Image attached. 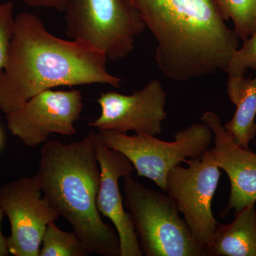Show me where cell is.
<instances>
[{
  "label": "cell",
  "mask_w": 256,
  "mask_h": 256,
  "mask_svg": "<svg viewBox=\"0 0 256 256\" xmlns=\"http://www.w3.org/2000/svg\"><path fill=\"white\" fill-rule=\"evenodd\" d=\"M107 57L76 41L58 38L32 13L15 16L8 62L0 73V110H18L33 96L60 86L105 84L120 87L122 80L106 68Z\"/></svg>",
  "instance_id": "cell-1"
},
{
  "label": "cell",
  "mask_w": 256,
  "mask_h": 256,
  "mask_svg": "<svg viewBox=\"0 0 256 256\" xmlns=\"http://www.w3.org/2000/svg\"><path fill=\"white\" fill-rule=\"evenodd\" d=\"M40 256H87L90 252L74 232H66L56 222L47 226L42 239Z\"/></svg>",
  "instance_id": "cell-16"
},
{
  "label": "cell",
  "mask_w": 256,
  "mask_h": 256,
  "mask_svg": "<svg viewBox=\"0 0 256 256\" xmlns=\"http://www.w3.org/2000/svg\"><path fill=\"white\" fill-rule=\"evenodd\" d=\"M28 6L34 8H47L64 12L69 0H22Z\"/></svg>",
  "instance_id": "cell-19"
},
{
  "label": "cell",
  "mask_w": 256,
  "mask_h": 256,
  "mask_svg": "<svg viewBox=\"0 0 256 256\" xmlns=\"http://www.w3.org/2000/svg\"><path fill=\"white\" fill-rule=\"evenodd\" d=\"M166 92L158 79H152L141 90L131 95L116 92H102L97 99L100 116L88 124L98 130L158 136L162 132V122L168 118Z\"/></svg>",
  "instance_id": "cell-10"
},
{
  "label": "cell",
  "mask_w": 256,
  "mask_h": 256,
  "mask_svg": "<svg viewBox=\"0 0 256 256\" xmlns=\"http://www.w3.org/2000/svg\"><path fill=\"white\" fill-rule=\"evenodd\" d=\"M0 206L10 224L8 246L14 256H40L47 226L60 218L36 176H23L0 188Z\"/></svg>",
  "instance_id": "cell-8"
},
{
  "label": "cell",
  "mask_w": 256,
  "mask_h": 256,
  "mask_svg": "<svg viewBox=\"0 0 256 256\" xmlns=\"http://www.w3.org/2000/svg\"><path fill=\"white\" fill-rule=\"evenodd\" d=\"M14 5L12 2L0 4V73L8 62L10 44L14 34L15 18Z\"/></svg>",
  "instance_id": "cell-18"
},
{
  "label": "cell",
  "mask_w": 256,
  "mask_h": 256,
  "mask_svg": "<svg viewBox=\"0 0 256 256\" xmlns=\"http://www.w3.org/2000/svg\"><path fill=\"white\" fill-rule=\"evenodd\" d=\"M201 121L214 132L213 148L208 149L215 164L226 173L230 184L228 204L222 212L226 216L235 214L256 202V154L242 148L225 129L218 114L206 111Z\"/></svg>",
  "instance_id": "cell-12"
},
{
  "label": "cell",
  "mask_w": 256,
  "mask_h": 256,
  "mask_svg": "<svg viewBox=\"0 0 256 256\" xmlns=\"http://www.w3.org/2000/svg\"><path fill=\"white\" fill-rule=\"evenodd\" d=\"M226 90L236 110L224 128L237 144L249 148V144L256 136V76L254 78L228 76Z\"/></svg>",
  "instance_id": "cell-14"
},
{
  "label": "cell",
  "mask_w": 256,
  "mask_h": 256,
  "mask_svg": "<svg viewBox=\"0 0 256 256\" xmlns=\"http://www.w3.org/2000/svg\"><path fill=\"white\" fill-rule=\"evenodd\" d=\"M174 166L166 176V191L195 239L205 248L210 244L218 222L212 212V201L220 172L210 152L202 158H190Z\"/></svg>",
  "instance_id": "cell-7"
},
{
  "label": "cell",
  "mask_w": 256,
  "mask_h": 256,
  "mask_svg": "<svg viewBox=\"0 0 256 256\" xmlns=\"http://www.w3.org/2000/svg\"><path fill=\"white\" fill-rule=\"evenodd\" d=\"M224 21L233 22L239 40H248L256 31V0H213Z\"/></svg>",
  "instance_id": "cell-15"
},
{
  "label": "cell",
  "mask_w": 256,
  "mask_h": 256,
  "mask_svg": "<svg viewBox=\"0 0 256 256\" xmlns=\"http://www.w3.org/2000/svg\"><path fill=\"white\" fill-rule=\"evenodd\" d=\"M3 142V134L2 132L1 128H0V148H1L2 144Z\"/></svg>",
  "instance_id": "cell-21"
},
{
  "label": "cell",
  "mask_w": 256,
  "mask_h": 256,
  "mask_svg": "<svg viewBox=\"0 0 256 256\" xmlns=\"http://www.w3.org/2000/svg\"><path fill=\"white\" fill-rule=\"evenodd\" d=\"M96 138L92 130L82 140L68 144L48 140L42 146L35 176L44 196L90 254L120 256L117 230L104 222L96 206L101 174Z\"/></svg>",
  "instance_id": "cell-3"
},
{
  "label": "cell",
  "mask_w": 256,
  "mask_h": 256,
  "mask_svg": "<svg viewBox=\"0 0 256 256\" xmlns=\"http://www.w3.org/2000/svg\"><path fill=\"white\" fill-rule=\"evenodd\" d=\"M96 152L101 174L96 200L98 210L112 222L117 230L120 256H142L132 218L124 210V196L119 188L120 178L132 175L134 166L122 153L105 146L97 132Z\"/></svg>",
  "instance_id": "cell-11"
},
{
  "label": "cell",
  "mask_w": 256,
  "mask_h": 256,
  "mask_svg": "<svg viewBox=\"0 0 256 256\" xmlns=\"http://www.w3.org/2000/svg\"><path fill=\"white\" fill-rule=\"evenodd\" d=\"M248 69H256V31L234 52L225 72L228 76H244Z\"/></svg>",
  "instance_id": "cell-17"
},
{
  "label": "cell",
  "mask_w": 256,
  "mask_h": 256,
  "mask_svg": "<svg viewBox=\"0 0 256 256\" xmlns=\"http://www.w3.org/2000/svg\"><path fill=\"white\" fill-rule=\"evenodd\" d=\"M105 146L122 153L130 160L138 176L154 182L166 191V176L170 170L188 158H202L214 141V132L204 122H195L175 133L174 140H161L146 134L128 136L114 130H98Z\"/></svg>",
  "instance_id": "cell-6"
},
{
  "label": "cell",
  "mask_w": 256,
  "mask_h": 256,
  "mask_svg": "<svg viewBox=\"0 0 256 256\" xmlns=\"http://www.w3.org/2000/svg\"><path fill=\"white\" fill-rule=\"evenodd\" d=\"M3 216H4V212L0 206V256H8L10 254L8 250V238H6L2 232V222Z\"/></svg>",
  "instance_id": "cell-20"
},
{
  "label": "cell",
  "mask_w": 256,
  "mask_h": 256,
  "mask_svg": "<svg viewBox=\"0 0 256 256\" xmlns=\"http://www.w3.org/2000/svg\"><path fill=\"white\" fill-rule=\"evenodd\" d=\"M82 92L78 89L53 90L36 94L18 110L6 114L10 132L25 146L36 148L50 134H76L74 124L84 110Z\"/></svg>",
  "instance_id": "cell-9"
},
{
  "label": "cell",
  "mask_w": 256,
  "mask_h": 256,
  "mask_svg": "<svg viewBox=\"0 0 256 256\" xmlns=\"http://www.w3.org/2000/svg\"><path fill=\"white\" fill-rule=\"evenodd\" d=\"M124 180V208L143 256H206L169 195L146 188L132 175Z\"/></svg>",
  "instance_id": "cell-4"
},
{
  "label": "cell",
  "mask_w": 256,
  "mask_h": 256,
  "mask_svg": "<svg viewBox=\"0 0 256 256\" xmlns=\"http://www.w3.org/2000/svg\"><path fill=\"white\" fill-rule=\"evenodd\" d=\"M234 222L218 224L206 256H256V210L249 205L236 213Z\"/></svg>",
  "instance_id": "cell-13"
},
{
  "label": "cell",
  "mask_w": 256,
  "mask_h": 256,
  "mask_svg": "<svg viewBox=\"0 0 256 256\" xmlns=\"http://www.w3.org/2000/svg\"><path fill=\"white\" fill-rule=\"evenodd\" d=\"M63 13L68 38L111 60L127 58L146 28L132 0H69Z\"/></svg>",
  "instance_id": "cell-5"
},
{
  "label": "cell",
  "mask_w": 256,
  "mask_h": 256,
  "mask_svg": "<svg viewBox=\"0 0 256 256\" xmlns=\"http://www.w3.org/2000/svg\"><path fill=\"white\" fill-rule=\"evenodd\" d=\"M156 38L154 60L165 77L186 82L225 72L239 48L213 0H132Z\"/></svg>",
  "instance_id": "cell-2"
}]
</instances>
